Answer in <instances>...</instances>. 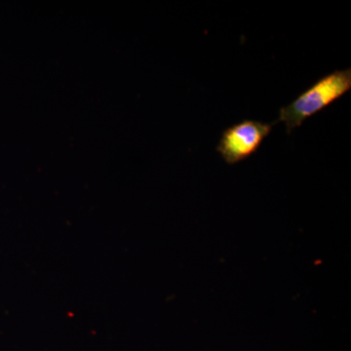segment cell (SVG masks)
Here are the masks:
<instances>
[{
	"instance_id": "obj_1",
	"label": "cell",
	"mask_w": 351,
	"mask_h": 351,
	"mask_svg": "<svg viewBox=\"0 0 351 351\" xmlns=\"http://www.w3.org/2000/svg\"><path fill=\"white\" fill-rule=\"evenodd\" d=\"M351 89V69L335 71L314 82L292 103L280 108L274 125L283 122L288 134L302 125L306 119L320 112Z\"/></svg>"
},
{
	"instance_id": "obj_2",
	"label": "cell",
	"mask_w": 351,
	"mask_h": 351,
	"mask_svg": "<svg viewBox=\"0 0 351 351\" xmlns=\"http://www.w3.org/2000/svg\"><path fill=\"white\" fill-rule=\"evenodd\" d=\"M274 123L245 119L228 127L221 133L217 152L228 165L246 160L260 149Z\"/></svg>"
}]
</instances>
